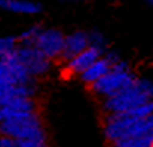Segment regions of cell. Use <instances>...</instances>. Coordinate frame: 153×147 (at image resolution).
Here are the masks:
<instances>
[{
  "label": "cell",
  "instance_id": "d6986e66",
  "mask_svg": "<svg viewBox=\"0 0 153 147\" xmlns=\"http://www.w3.org/2000/svg\"><path fill=\"white\" fill-rule=\"evenodd\" d=\"M18 147H48L46 141H18Z\"/></svg>",
  "mask_w": 153,
  "mask_h": 147
},
{
  "label": "cell",
  "instance_id": "2e32d148",
  "mask_svg": "<svg viewBox=\"0 0 153 147\" xmlns=\"http://www.w3.org/2000/svg\"><path fill=\"white\" fill-rule=\"evenodd\" d=\"M19 42H18V37H13V36H6L0 40V55L3 53H12L15 52L18 48Z\"/></svg>",
  "mask_w": 153,
  "mask_h": 147
},
{
  "label": "cell",
  "instance_id": "277c9868",
  "mask_svg": "<svg viewBox=\"0 0 153 147\" xmlns=\"http://www.w3.org/2000/svg\"><path fill=\"white\" fill-rule=\"evenodd\" d=\"M150 132H153V113L140 119H132V117L104 119V135L108 143Z\"/></svg>",
  "mask_w": 153,
  "mask_h": 147
},
{
  "label": "cell",
  "instance_id": "5bb4252c",
  "mask_svg": "<svg viewBox=\"0 0 153 147\" xmlns=\"http://www.w3.org/2000/svg\"><path fill=\"white\" fill-rule=\"evenodd\" d=\"M153 143V132L144 134V135H137V137H128L122 140H116L110 143L111 147H152Z\"/></svg>",
  "mask_w": 153,
  "mask_h": 147
},
{
  "label": "cell",
  "instance_id": "ba28073f",
  "mask_svg": "<svg viewBox=\"0 0 153 147\" xmlns=\"http://www.w3.org/2000/svg\"><path fill=\"white\" fill-rule=\"evenodd\" d=\"M102 55H104L102 50L89 45L85 50H82L79 55H76L74 58H71L70 61H67L64 64L65 65V73L73 74V76H80L92 62H95Z\"/></svg>",
  "mask_w": 153,
  "mask_h": 147
},
{
  "label": "cell",
  "instance_id": "4fadbf2b",
  "mask_svg": "<svg viewBox=\"0 0 153 147\" xmlns=\"http://www.w3.org/2000/svg\"><path fill=\"white\" fill-rule=\"evenodd\" d=\"M36 83L33 85H0V98L9 97H34Z\"/></svg>",
  "mask_w": 153,
  "mask_h": 147
},
{
  "label": "cell",
  "instance_id": "9c48e42d",
  "mask_svg": "<svg viewBox=\"0 0 153 147\" xmlns=\"http://www.w3.org/2000/svg\"><path fill=\"white\" fill-rule=\"evenodd\" d=\"M89 46V31H73L70 34H65L64 49L59 56V59L65 64L76 55H79L82 50Z\"/></svg>",
  "mask_w": 153,
  "mask_h": 147
},
{
  "label": "cell",
  "instance_id": "44dd1931",
  "mask_svg": "<svg viewBox=\"0 0 153 147\" xmlns=\"http://www.w3.org/2000/svg\"><path fill=\"white\" fill-rule=\"evenodd\" d=\"M146 3H147V4H150V6L153 7V0H146Z\"/></svg>",
  "mask_w": 153,
  "mask_h": 147
},
{
  "label": "cell",
  "instance_id": "8992f818",
  "mask_svg": "<svg viewBox=\"0 0 153 147\" xmlns=\"http://www.w3.org/2000/svg\"><path fill=\"white\" fill-rule=\"evenodd\" d=\"M16 55L19 61L24 64V67L28 70V73L34 77L43 76L51 68V58H48L42 50L33 45H18Z\"/></svg>",
  "mask_w": 153,
  "mask_h": 147
},
{
  "label": "cell",
  "instance_id": "ffe728a7",
  "mask_svg": "<svg viewBox=\"0 0 153 147\" xmlns=\"http://www.w3.org/2000/svg\"><path fill=\"white\" fill-rule=\"evenodd\" d=\"M65 1H70V3H83V1H94V0H65Z\"/></svg>",
  "mask_w": 153,
  "mask_h": 147
},
{
  "label": "cell",
  "instance_id": "7c38bea8",
  "mask_svg": "<svg viewBox=\"0 0 153 147\" xmlns=\"http://www.w3.org/2000/svg\"><path fill=\"white\" fill-rule=\"evenodd\" d=\"M0 4L4 10L19 15H36L42 10V6L33 0H1Z\"/></svg>",
  "mask_w": 153,
  "mask_h": 147
},
{
  "label": "cell",
  "instance_id": "9a60e30c",
  "mask_svg": "<svg viewBox=\"0 0 153 147\" xmlns=\"http://www.w3.org/2000/svg\"><path fill=\"white\" fill-rule=\"evenodd\" d=\"M42 28H43V27H40V25H33V27L24 30V31L18 36V42H19L21 45H34V42H36L39 33L42 31Z\"/></svg>",
  "mask_w": 153,
  "mask_h": 147
},
{
  "label": "cell",
  "instance_id": "ac0fdd59",
  "mask_svg": "<svg viewBox=\"0 0 153 147\" xmlns=\"http://www.w3.org/2000/svg\"><path fill=\"white\" fill-rule=\"evenodd\" d=\"M0 147H18V140L10 137V135H6V134H1V138H0Z\"/></svg>",
  "mask_w": 153,
  "mask_h": 147
},
{
  "label": "cell",
  "instance_id": "8fae6325",
  "mask_svg": "<svg viewBox=\"0 0 153 147\" xmlns=\"http://www.w3.org/2000/svg\"><path fill=\"white\" fill-rule=\"evenodd\" d=\"M110 68H111V64L107 61V58L102 55L100 56L95 62H92L79 77H80V80L85 83V85H92V83H95L97 80H100L104 74H107L108 71H110Z\"/></svg>",
  "mask_w": 153,
  "mask_h": 147
},
{
  "label": "cell",
  "instance_id": "7402d4cb",
  "mask_svg": "<svg viewBox=\"0 0 153 147\" xmlns=\"http://www.w3.org/2000/svg\"><path fill=\"white\" fill-rule=\"evenodd\" d=\"M152 147H153V143H152Z\"/></svg>",
  "mask_w": 153,
  "mask_h": 147
},
{
  "label": "cell",
  "instance_id": "6da1fadb",
  "mask_svg": "<svg viewBox=\"0 0 153 147\" xmlns=\"http://www.w3.org/2000/svg\"><path fill=\"white\" fill-rule=\"evenodd\" d=\"M0 131L18 141H46L39 111L0 113Z\"/></svg>",
  "mask_w": 153,
  "mask_h": 147
},
{
  "label": "cell",
  "instance_id": "e0dca14e",
  "mask_svg": "<svg viewBox=\"0 0 153 147\" xmlns=\"http://www.w3.org/2000/svg\"><path fill=\"white\" fill-rule=\"evenodd\" d=\"M89 45L100 49L102 52L107 50V40H105L104 34L100 31H89Z\"/></svg>",
  "mask_w": 153,
  "mask_h": 147
},
{
  "label": "cell",
  "instance_id": "7a4b0ae2",
  "mask_svg": "<svg viewBox=\"0 0 153 147\" xmlns=\"http://www.w3.org/2000/svg\"><path fill=\"white\" fill-rule=\"evenodd\" d=\"M153 99V82L149 79H138L111 97L102 98L101 107L104 113H114L137 107Z\"/></svg>",
  "mask_w": 153,
  "mask_h": 147
},
{
  "label": "cell",
  "instance_id": "30bf717a",
  "mask_svg": "<svg viewBox=\"0 0 153 147\" xmlns=\"http://www.w3.org/2000/svg\"><path fill=\"white\" fill-rule=\"evenodd\" d=\"M0 113H27L37 111L34 97H9L0 98Z\"/></svg>",
  "mask_w": 153,
  "mask_h": 147
},
{
  "label": "cell",
  "instance_id": "3957f363",
  "mask_svg": "<svg viewBox=\"0 0 153 147\" xmlns=\"http://www.w3.org/2000/svg\"><path fill=\"white\" fill-rule=\"evenodd\" d=\"M135 80H137V77L131 71L128 62L120 59V61H117L116 64L111 65L110 71L107 74H104L100 80H97L95 83L89 85V89L97 97L107 98L117 94L123 88L132 85Z\"/></svg>",
  "mask_w": 153,
  "mask_h": 147
},
{
  "label": "cell",
  "instance_id": "5b68a950",
  "mask_svg": "<svg viewBox=\"0 0 153 147\" xmlns=\"http://www.w3.org/2000/svg\"><path fill=\"white\" fill-rule=\"evenodd\" d=\"M18 49V48H16ZM36 77L19 61L16 50L0 55V85H33Z\"/></svg>",
  "mask_w": 153,
  "mask_h": 147
},
{
  "label": "cell",
  "instance_id": "52a82bcc",
  "mask_svg": "<svg viewBox=\"0 0 153 147\" xmlns=\"http://www.w3.org/2000/svg\"><path fill=\"white\" fill-rule=\"evenodd\" d=\"M65 34L58 28H42L33 46L39 48L48 58L59 59L64 49Z\"/></svg>",
  "mask_w": 153,
  "mask_h": 147
}]
</instances>
